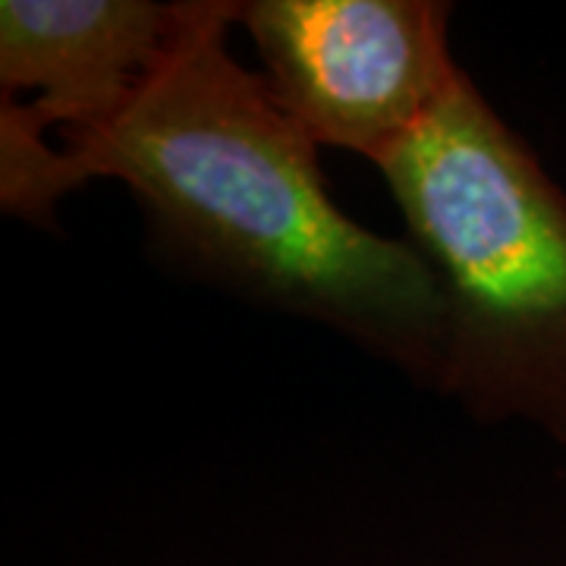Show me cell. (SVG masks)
<instances>
[{
	"label": "cell",
	"mask_w": 566,
	"mask_h": 566,
	"mask_svg": "<svg viewBox=\"0 0 566 566\" xmlns=\"http://www.w3.org/2000/svg\"><path fill=\"white\" fill-rule=\"evenodd\" d=\"M230 0L177 3L161 57L102 123L41 139L0 136V199L51 223L82 182L123 180L170 262L293 315L331 324L438 390L450 312L431 264L331 202L315 142L264 76L230 57Z\"/></svg>",
	"instance_id": "6da1fadb"
},
{
	"label": "cell",
	"mask_w": 566,
	"mask_h": 566,
	"mask_svg": "<svg viewBox=\"0 0 566 566\" xmlns=\"http://www.w3.org/2000/svg\"><path fill=\"white\" fill-rule=\"evenodd\" d=\"M450 312L438 390L566 444V192L460 73L385 161Z\"/></svg>",
	"instance_id": "7a4b0ae2"
},
{
	"label": "cell",
	"mask_w": 566,
	"mask_h": 566,
	"mask_svg": "<svg viewBox=\"0 0 566 566\" xmlns=\"http://www.w3.org/2000/svg\"><path fill=\"white\" fill-rule=\"evenodd\" d=\"M434 0H255L240 7L274 98L315 145L371 164L406 142L463 73Z\"/></svg>",
	"instance_id": "3957f363"
},
{
	"label": "cell",
	"mask_w": 566,
	"mask_h": 566,
	"mask_svg": "<svg viewBox=\"0 0 566 566\" xmlns=\"http://www.w3.org/2000/svg\"><path fill=\"white\" fill-rule=\"evenodd\" d=\"M177 3L148 0H3V98L39 88L35 104L3 102L0 136L41 139L51 123L85 129L120 107L161 57Z\"/></svg>",
	"instance_id": "277c9868"
}]
</instances>
